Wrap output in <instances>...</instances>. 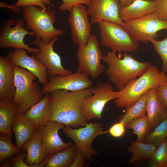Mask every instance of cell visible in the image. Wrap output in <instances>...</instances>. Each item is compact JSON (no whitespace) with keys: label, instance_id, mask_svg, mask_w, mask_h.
<instances>
[{"label":"cell","instance_id":"b9f144b4","mask_svg":"<svg viewBox=\"0 0 167 167\" xmlns=\"http://www.w3.org/2000/svg\"><path fill=\"white\" fill-rule=\"evenodd\" d=\"M10 159H7L1 163L0 167H11L10 163Z\"/></svg>","mask_w":167,"mask_h":167},{"label":"cell","instance_id":"d590c367","mask_svg":"<svg viewBox=\"0 0 167 167\" xmlns=\"http://www.w3.org/2000/svg\"><path fill=\"white\" fill-rule=\"evenodd\" d=\"M26 156V151L25 150H20L15 156L10 159L11 167H31L24 161Z\"/></svg>","mask_w":167,"mask_h":167},{"label":"cell","instance_id":"836d02e7","mask_svg":"<svg viewBox=\"0 0 167 167\" xmlns=\"http://www.w3.org/2000/svg\"><path fill=\"white\" fill-rule=\"evenodd\" d=\"M156 94L160 104L167 111V83L156 88Z\"/></svg>","mask_w":167,"mask_h":167},{"label":"cell","instance_id":"ffe728a7","mask_svg":"<svg viewBox=\"0 0 167 167\" xmlns=\"http://www.w3.org/2000/svg\"><path fill=\"white\" fill-rule=\"evenodd\" d=\"M50 96V93L45 94L41 101L24 113L26 116L32 121L36 129L45 126L50 121L52 109Z\"/></svg>","mask_w":167,"mask_h":167},{"label":"cell","instance_id":"f1b7e54d","mask_svg":"<svg viewBox=\"0 0 167 167\" xmlns=\"http://www.w3.org/2000/svg\"><path fill=\"white\" fill-rule=\"evenodd\" d=\"M20 150L12 142L11 137L5 133L0 134V163L18 153Z\"/></svg>","mask_w":167,"mask_h":167},{"label":"cell","instance_id":"8992f818","mask_svg":"<svg viewBox=\"0 0 167 167\" xmlns=\"http://www.w3.org/2000/svg\"><path fill=\"white\" fill-rule=\"evenodd\" d=\"M101 42L102 45L112 50L131 52L137 51L139 41L126 27L119 24L106 20L99 23Z\"/></svg>","mask_w":167,"mask_h":167},{"label":"cell","instance_id":"3957f363","mask_svg":"<svg viewBox=\"0 0 167 167\" xmlns=\"http://www.w3.org/2000/svg\"><path fill=\"white\" fill-rule=\"evenodd\" d=\"M167 83V74L160 72L157 67L152 65L138 78L131 80L114 100L115 106L122 109L134 104L148 91L160 85Z\"/></svg>","mask_w":167,"mask_h":167},{"label":"cell","instance_id":"d4e9b609","mask_svg":"<svg viewBox=\"0 0 167 167\" xmlns=\"http://www.w3.org/2000/svg\"><path fill=\"white\" fill-rule=\"evenodd\" d=\"M19 106L8 98L0 100V132L11 137V126Z\"/></svg>","mask_w":167,"mask_h":167},{"label":"cell","instance_id":"603a6c76","mask_svg":"<svg viewBox=\"0 0 167 167\" xmlns=\"http://www.w3.org/2000/svg\"><path fill=\"white\" fill-rule=\"evenodd\" d=\"M147 93V113L148 118V135L167 117V111L161 105L157 99L156 88L150 89Z\"/></svg>","mask_w":167,"mask_h":167},{"label":"cell","instance_id":"277c9868","mask_svg":"<svg viewBox=\"0 0 167 167\" xmlns=\"http://www.w3.org/2000/svg\"><path fill=\"white\" fill-rule=\"evenodd\" d=\"M21 12L26 23V28L34 32L36 38H41L45 43L64 33L63 30L54 26V11L29 5L23 7Z\"/></svg>","mask_w":167,"mask_h":167},{"label":"cell","instance_id":"8fae6325","mask_svg":"<svg viewBox=\"0 0 167 167\" xmlns=\"http://www.w3.org/2000/svg\"><path fill=\"white\" fill-rule=\"evenodd\" d=\"M15 21L10 19L7 21L1 29L0 34V48L13 47L15 49H24L28 53L36 54L40 51L39 48L29 47V45L24 42V38L27 35L35 36L34 32H28L23 26L24 21L22 19L17 20L14 27H11L15 24Z\"/></svg>","mask_w":167,"mask_h":167},{"label":"cell","instance_id":"5bb4252c","mask_svg":"<svg viewBox=\"0 0 167 167\" xmlns=\"http://www.w3.org/2000/svg\"><path fill=\"white\" fill-rule=\"evenodd\" d=\"M88 16L87 9L82 4L74 7L69 16L68 20L71 27L72 40L78 46L86 45L91 35Z\"/></svg>","mask_w":167,"mask_h":167},{"label":"cell","instance_id":"4316f807","mask_svg":"<svg viewBox=\"0 0 167 167\" xmlns=\"http://www.w3.org/2000/svg\"><path fill=\"white\" fill-rule=\"evenodd\" d=\"M147 93L143 95L134 104L128 107L125 114L119 118V121L126 127L132 120L146 115L147 113Z\"/></svg>","mask_w":167,"mask_h":167},{"label":"cell","instance_id":"7bdbcfd3","mask_svg":"<svg viewBox=\"0 0 167 167\" xmlns=\"http://www.w3.org/2000/svg\"><path fill=\"white\" fill-rule=\"evenodd\" d=\"M146 0V1H152V0Z\"/></svg>","mask_w":167,"mask_h":167},{"label":"cell","instance_id":"52a82bcc","mask_svg":"<svg viewBox=\"0 0 167 167\" xmlns=\"http://www.w3.org/2000/svg\"><path fill=\"white\" fill-rule=\"evenodd\" d=\"M103 57L96 36L91 35L86 45L78 46L77 71L84 73L92 79H96L105 70V66L101 63Z\"/></svg>","mask_w":167,"mask_h":167},{"label":"cell","instance_id":"ba28073f","mask_svg":"<svg viewBox=\"0 0 167 167\" xmlns=\"http://www.w3.org/2000/svg\"><path fill=\"white\" fill-rule=\"evenodd\" d=\"M92 94L83 103L82 112L89 121L95 119H101L105 105L109 101L118 97L119 91H114L113 85L109 83L100 82L92 87Z\"/></svg>","mask_w":167,"mask_h":167},{"label":"cell","instance_id":"f35d334b","mask_svg":"<svg viewBox=\"0 0 167 167\" xmlns=\"http://www.w3.org/2000/svg\"><path fill=\"white\" fill-rule=\"evenodd\" d=\"M85 158L79 151L75 159L70 167H83L85 165Z\"/></svg>","mask_w":167,"mask_h":167},{"label":"cell","instance_id":"7402d4cb","mask_svg":"<svg viewBox=\"0 0 167 167\" xmlns=\"http://www.w3.org/2000/svg\"><path fill=\"white\" fill-rule=\"evenodd\" d=\"M156 0H135L128 6L121 7L119 15L123 22L137 19L155 11Z\"/></svg>","mask_w":167,"mask_h":167},{"label":"cell","instance_id":"e0dca14e","mask_svg":"<svg viewBox=\"0 0 167 167\" xmlns=\"http://www.w3.org/2000/svg\"><path fill=\"white\" fill-rule=\"evenodd\" d=\"M65 126L56 121H50L45 126L37 129L42 144L48 155L67 148L73 143L72 142H63L59 135V131Z\"/></svg>","mask_w":167,"mask_h":167},{"label":"cell","instance_id":"d6986e66","mask_svg":"<svg viewBox=\"0 0 167 167\" xmlns=\"http://www.w3.org/2000/svg\"><path fill=\"white\" fill-rule=\"evenodd\" d=\"M20 150H25L27 156L25 163L31 167H39L48 156V154L41 142L39 133L35 129L31 139L25 143Z\"/></svg>","mask_w":167,"mask_h":167},{"label":"cell","instance_id":"2e32d148","mask_svg":"<svg viewBox=\"0 0 167 167\" xmlns=\"http://www.w3.org/2000/svg\"><path fill=\"white\" fill-rule=\"evenodd\" d=\"M27 50L24 49H15L9 53L8 56L15 65L27 70L35 75L38 80V83L43 85L48 82V76L46 66L41 64L32 54L29 56Z\"/></svg>","mask_w":167,"mask_h":167},{"label":"cell","instance_id":"d6a6232c","mask_svg":"<svg viewBox=\"0 0 167 167\" xmlns=\"http://www.w3.org/2000/svg\"><path fill=\"white\" fill-rule=\"evenodd\" d=\"M153 13L159 19L167 21V0H156Z\"/></svg>","mask_w":167,"mask_h":167},{"label":"cell","instance_id":"4dcf8cb0","mask_svg":"<svg viewBox=\"0 0 167 167\" xmlns=\"http://www.w3.org/2000/svg\"><path fill=\"white\" fill-rule=\"evenodd\" d=\"M150 159L151 167H167V139L157 148Z\"/></svg>","mask_w":167,"mask_h":167},{"label":"cell","instance_id":"74e56055","mask_svg":"<svg viewBox=\"0 0 167 167\" xmlns=\"http://www.w3.org/2000/svg\"><path fill=\"white\" fill-rule=\"evenodd\" d=\"M125 126L121 122L113 124L107 131L110 134L115 138H120L126 132Z\"/></svg>","mask_w":167,"mask_h":167},{"label":"cell","instance_id":"5b68a950","mask_svg":"<svg viewBox=\"0 0 167 167\" xmlns=\"http://www.w3.org/2000/svg\"><path fill=\"white\" fill-rule=\"evenodd\" d=\"M15 87L13 102L19 106L18 113H25L41 101L44 94L38 85L34 83L36 76L28 71L14 65Z\"/></svg>","mask_w":167,"mask_h":167},{"label":"cell","instance_id":"6da1fadb","mask_svg":"<svg viewBox=\"0 0 167 167\" xmlns=\"http://www.w3.org/2000/svg\"><path fill=\"white\" fill-rule=\"evenodd\" d=\"M92 87L74 92L57 89L51 92L50 121H56L74 128L88 123L89 121L84 116L82 106L87 98L92 95Z\"/></svg>","mask_w":167,"mask_h":167},{"label":"cell","instance_id":"44dd1931","mask_svg":"<svg viewBox=\"0 0 167 167\" xmlns=\"http://www.w3.org/2000/svg\"><path fill=\"white\" fill-rule=\"evenodd\" d=\"M11 128L15 135L16 146L19 150L25 143L31 139L36 129L32 121L26 116L24 113L16 114Z\"/></svg>","mask_w":167,"mask_h":167},{"label":"cell","instance_id":"7a4b0ae2","mask_svg":"<svg viewBox=\"0 0 167 167\" xmlns=\"http://www.w3.org/2000/svg\"><path fill=\"white\" fill-rule=\"evenodd\" d=\"M102 60L108 65L105 74L119 90L131 80L141 75L152 65L149 61L139 62L126 53L121 59L117 56L116 52L113 50L103 56Z\"/></svg>","mask_w":167,"mask_h":167},{"label":"cell","instance_id":"cb8c5ba5","mask_svg":"<svg viewBox=\"0 0 167 167\" xmlns=\"http://www.w3.org/2000/svg\"><path fill=\"white\" fill-rule=\"evenodd\" d=\"M78 151L75 143L48 155L39 167H69L73 163Z\"/></svg>","mask_w":167,"mask_h":167},{"label":"cell","instance_id":"30bf717a","mask_svg":"<svg viewBox=\"0 0 167 167\" xmlns=\"http://www.w3.org/2000/svg\"><path fill=\"white\" fill-rule=\"evenodd\" d=\"M125 23L126 28L134 37L143 43L156 40L158 36L157 32L167 29V21L159 19L153 13Z\"/></svg>","mask_w":167,"mask_h":167},{"label":"cell","instance_id":"1f68e13d","mask_svg":"<svg viewBox=\"0 0 167 167\" xmlns=\"http://www.w3.org/2000/svg\"><path fill=\"white\" fill-rule=\"evenodd\" d=\"M150 41L162 60V71L167 74V36L162 41L151 40Z\"/></svg>","mask_w":167,"mask_h":167},{"label":"cell","instance_id":"f546056e","mask_svg":"<svg viewBox=\"0 0 167 167\" xmlns=\"http://www.w3.org/2000/svg\"><path fill=\"white\" fill-rule=\"evenodd\" d=\"M133 130L136 134L139 141L143 142L147 135L148 118L147 115L131 121L126 127Z\"/></svg>","mask_w":167,"mask_h":167},{"label":"cell","instance_id":"9a60e30c","mask_svg":"<svg viewBox=\"0 0 167 167\" xmlns=\"http://www.w3.org/2000/svg\"><path fill=\"white\" fill-rule=\"evenodd\" d=\"M121 7L120 0H92L87 9L91 23L94 24L106 20L119 24L126 28L125 23L119 17Z\"/></svg>","mask_w":167,"mask_h":167},{"label":"cell","instance_id":"7c38bea8","mask_svg":"<svg viewBox=\"0 0 167 167\" xmlns=\"http://www.w3.org/2000/svg\"><path fill=\"white\" fill-rule=\"evenodd\" d=\"M58 39L57 37L46 44L41 38H36L32 42L28 44L34 45L39 47L40 51L36 54V58L41 64L46 66L48 77L55 75L66 76L72 74L71 71L64 68L61 57L53 49L54 43Z\"/></svg>","mask_w":167,"mask_h":167},{"label":"cell","instance_id":"ac0fdd59","mask_svg":"<svg viewBox=\"0 0 167 167\" xmlns=\"http://www.w3.org/2000/svg\"><path fill=\"white\" fill-rule=\"evenodd\" d=\"M14 65L8 56H0V100H13L15 92Z\"/></svg>","mask_w":167,"mask_h":167},{"label":"cell","instance_id":"4fadbf2b","mask_svg":"<svg viewBox=\"0 0 167 167\" xmlns=\"http://www.w3.org/2000/svg\"><path fill=\"white\" fill-rule=\"evenodd\" d=\"M48 83L43 85L44 94L57 89L71 92L81 90L92 87L93 83L87 74L77 71L66 76L55 75L48 77Z\"/></svg>","mask_w":167,"mask_h":167},{"label":"cell","instance_id":"484cf974","mask_svg":"<svg viewBox=\"0 0 167 167\" xmlns=\"http://www.w3.org/2000/svg\"><path fill=\"white\" fill-rule=\"evenodd\" d=\"M157 148L153 144L144 143L137 140L133 141L128 148V151L133 153L130 162L134 163L150 159Z\"/></svg>","mask_w":167,"mask_h":167},{"label":"cell","instance_id":"60d3db41","mask_svg":"<svg viewBox=\"0 0 167 167\" xmlns=\"http://www.w3.org/2000/svg\"><path fill=\"white\" fill-rule=\"evenodd\" d=\"M135 0H120L121 7H126L132 3Z\"/></svg>","mask_w":167,"mask_h":167},{"label":"cell","instance_id":"e575fe53","mask_svg":"<svg viewBox=\"0 0 167 167\" xmlns=\"http://www.w3.org/2000/svg\"><path fill=\"white\" fill-rule=\"evenodd\" d=\"M45 3L54 6L52 2L49 0H18L14 4L18 7L34 5L39 6L44 9H48V8L46 7Z\"/></svg>","mask_w":167,"mask_h":167},{"label":"cell","instance_id":"9c48e42d","mask_svg":"<svg viewBox=\"0 0 167 167\" xmlns=\"http://www.w3.org/2000/svg\"><path fill=\"white\" fill-rule=\"evenodd\" d=\"M84 126V127L79 128L65 126L62 130L66 136L75 142L78 151L91 162L92 156L98 153L92 147L93 140L98 135L105 134L106 132L102 131L103 125L101 123L91 122L86 123Z\"/></svg>","mask_w":167,"mask_h":167},{"label":"cell","instance_id":"8d00e7d4","mask_svg":"<svg viewBox=\"0 0 167 167\" xmlns=\"http://www.w3.org/2000/svg\"><path fill=\"white\" fill-rule=\"evenodd\" d=\"M63 2L58 9L61 11H71L75 6L79 4H85L89 6L92 0H62Z\"/></svg>","mask_w":167,"mask_h":167},{"label":"cell","instance_id":"ab89813d","mask_svg":"<svg viewBox=\"0 0 167 167\" xmlns=\"http://www.w3.org/2000/svg\"><path fill=\"white\" fill-rule=\"evenodd\" d=\"M0 6L1 7H6L10 8L16 13H19L20 11L19 7L16 6L15 4L7 5L4 2H1Z\"/></svg>","mask_w":167,"mask_h":167},{"label":"cell","instance_id":"83f0119b","mask_svg":"<svg viewBox=\"0 0 167 167\" xmlns=\"http://www.w3.org/2000/svg\"><path fill=\"white\" fill-rule=\"evenodd\" d=\"M167 137V117L159 124L154 129L148 134L145 143L154 144L157 148Z\"/></svg>","mask_w":167,"mask_h":167}]
</instances>
